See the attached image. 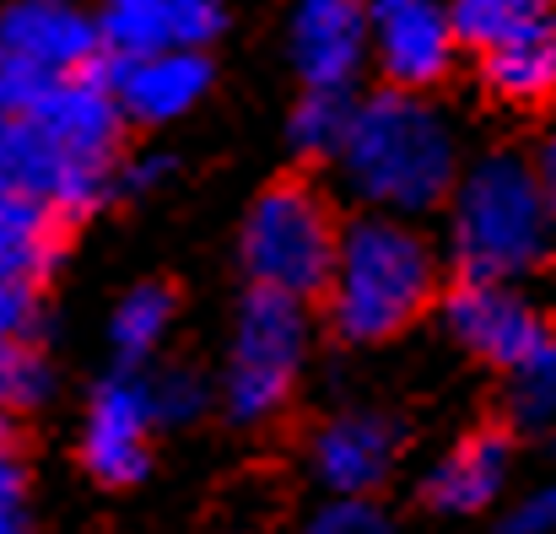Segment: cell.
<instances>
[{
	"label": "cell",
	"mask_w": 556,
	"mask_h": 534,
	"mask_svg": "<svg viewBox=\"0 0 556 534\" xmlns=\"http://www.w3.org/2000/svg\"><path fill=\"white\" fill-rule=\"evenodd\" d=\"M336 174L368 216L405 221L448 200L459 178V136L432 98L389 87L357 103Z\"/></svg>",
	"instance_id": "cell-1"
},
{
	"label": "cell",
	"mask_w": 556,
	"mask_h": 534,
	"mask_svg": "<svg viewBox=\"0 0 556 534\" xmlns=\"http://www.w3.org/2000/svg\"><path fill=\"white\" fill-rule=\"evenodd\" d=\"M556 249V216L530 174V157L492 152L448 189V265L454 281H503L541 270Z\"/></svg>",
	"instance_id": "cell-2"
},
{
	"label": "cell",
	"mask_w": 556,
	"mask_h": 534,
	"mask_svg": "<svg viewBox=\"0 0 556 534\" xmlns=\"http://www.w3.org/2000/svg\"><path fill=\"white\" fill-rule=\"evenodd\" d=\"M438 297V254L432 243L394 216H352L341 221L336 270L325 287L330 330L352 346H372L416 325Z\"/></svg>",
	"instance_id": "cell-3"
},
{
	"label": "cell",
	"mask_w": 556,
	"mask_h": 534,
	"mask_svg": "<svg viewBox=\"0 0 556 534\" xmlns=\"http://www.w3.org/2000/svg\"><path fill=\"white\" fill-rule=\"evenodd\" d=\"M341 221L330 200L303 178H276L243 216L238 259L249 276V292H276L292 303L325 297L336 270Z\"/></svg>",
	"instance_id": "cell-4"
},
{
	"label": "cell",
	"mask_w": 556,
	"mask_h": 534,
	"mask_svg": "<svg viewBox=\"0 0 556 534\" xmlns=\"http://www.w3.org/2000/svg\"><path fill=\"white\" fill-rule=\"evenodd\" d=\"M103 65L87 0H0V119H27L49 92Z\"/></svg>",
	"instance_id": "cell-5"
},
{
	"label": "cell",
	"mask_w": 556,
	"mask_h": 534,
	"mask_svg": "<svg viewBox=\"0 0 556 534\" xmlns=\"http://www.w3.org/2000/svg\"><path fill=\"white\" fill-rule=\"evenodd\" d=\"M308 367V308L276 292H243L216 399L232 427H270Z\"/></svg>",
	"instance_id": "cell-6"
},
{
	"label": "cell",
	"mask_w": 556,
	"mask_h": 534,
	"mask_svg": "<svg viewBox=\"0 0 556 534\" xmlns=\"http://www.w3.org/2000/svg\"><path fill=\"white\" fill-rule=\"evenodd\" d=\"M152 405H147V372L114 367L109 378H98V389L87 394V416H81V470L98 486L130 492L147 481L152 470Z\"/></svg>",
	"instance_id": "cell-7"
},
{
	"label": "cell",
	"mask_w": 556,
	"mask_h": 534,
	"mask_svg": "<svg viewBox=\"0 0 556 534\" xmlns=\"http://www.w3.org/2000/svg\"><path fill=\"white\" fill-rule=\"evenodd\" d=\"M0 200H33L65 227H76L103 200H114V178L65 157L27 119H0Z\"/></svg>",
	"instance_id": "cell-8"
},
{
	"label": "cell",
	"mask_w": 556,
	"mask_h": 534,
	"mask_svg": "<svg viewBox=\"0 0 556 534\" xmlns=\"http://www.w3.org/2000/svg\"><path fill=\"white\" fill-rule=\"evenodd\" d=\"M443 330L470 356L503 372H514L525 356H535L556 335L552 319L503 281H454L443 292Z\"/></svg>",
	"instance_id": "cell-9"
},
{
	"label": "cell",
	"mask_w": 556,
	"mask_h": 534,
	"mask_svg": "<svg viewBox=\"0 0 556 534\" xmlns=\"http://www.w3.org/2000/svg\"><path fill=\"white\" fill-rule=\"evenodd\" d=\"M368 49L394 92L438 87L454 71V33L443 0H368Z\"/></svg>",
	"instance_id": "cell-10"
},
{
	"label": "cell",
	"mask_w": 556,
	"mask_h": 534,
	"mask_svg": "<svg viewBox=\"0 0 556 534\" xmlns=\"http://www.w3.org/2000/svg\"><path fill=\"white\" fill-rule=\"evenodd\" d=\"M222 33H227L222 0H103L98 5L103 60H147L174 49L211 54Z\"/></svg>",
	"instance_id": "cell-11"
},
{
	"label": "cell",
	"mask_w": 556,
	"mask_h": 534,
	"mask_svg": "<svg viewBox=\"0 0 556 534\" xmlns=\"http://www.w3.org/2000/svg\"><path fill=\"white\" fill-rule=\"evenodd\" d=\"M98 76L125 125L163 130L200 109V98L216 81V65H211V54L174 49V54H147V60H103Z\"/></svg>",
	"instance_id": "cell-12"
},
{
	"label": "cell",
	"mask_w": 556,
	"mask_h": 534,
	"mask_svg": "<svg viewBox=\"0 0 556 534\" xmlns=\"http://www.w3.org/2000/svg\"><path fill=\"white\" fill-rule=\"evenodd\" d=\"M287 54L308 92H352L368 65V0H298Z\"/></svg>",
	"instance_id": "cell-13"
},
{
	"label": "cell",
	"mask_w": 556,
	"mask_h": 534,
	"mask_svg": "<svg viewBox=\"0 0 556 534\" xmlns=\"http://www.w3.org/2000/svg\"><path fill=\"white\" fill-rule=\"evenodd\" d=\"M394 459H400V427L383 410H341L308 443L314 481L330 497H372L389 481Z\"/></svg>",
	"instance_id": "cell-14"
},
{
	"label": "cell",
	"mask_w": 556,
	"mask_h": 534,
	"mask_svg": "<svg viewBox=\"0 0 556 534\" xmlns=\"http://www.w3.org/2000/svg\"><path fill=\"white\" fill-rule=\"evenodd\" d=\"M508 465H514L508 432H492V427L465 432V437L427 470L421 503H427L432 513H454V519L486 513V508L503 497V486H508Z\"/></svg>",
	"instance_id": "cell-15"
},
{
	"label": "cell",
	"mask_w": 556,
	"mask_h": 534,
	"mask_svg": "<svg viewBox=\"0 0 556 534\" xmlns=\"http://www.w3.org/2000/svg\"><path fill=\"white\" fill-rule=\"evenodd\" d=\"M481 81L497 103L514 109H546L556 98V16L486 49L481 54Z\"/></svg>",
	"instance_id": "cell-16"
},
{
	"label": "cell",
	"mask_w": 556,
	"mask_h": 534,
	"mask_svg": "<svg viewBox=\"0 0 556 534\" xmlns=\"http://www.w3.org/2000/svg\"><path fill=\"white\" fill-rule=\"evenodd\" d=\"M65 238H71V227L60 216H49L43 205L0 200V276L43 292V281L54 276V265L65 254Z\"/></svg>",
	"instance_id": "cell-17"
},
{
	"label": "cell",
	"mask_w": 556,
	"mask_h": 534,
	"mask_svg": "<svg viewBox=\"0 0 556 534\" xmlns=\"http://www.w3.org/2000/svg\"><path fill=\"white\" fill-rule=\"evenodd\" d=\"M174 319H179L174 287H168V281H136V287L114 303V314H109V346H114V361L130 367V372H141L152 356L163 352Z\"/></svg>",
	"instance_id": "cell-18"
},
{
	"label": "cell",
	"mask_w": 556,
	"mask_h": 534,
	"mask_svg": "<svg viewBox=\"0 0 556 534\" xmlns=\"http://www.w3.org/2000/svg\"><path fill=\"white\" fill-rule=\"evenodd\" d=\"M443 11H448L454 43L486 54V49H497V43H508V38L552 22L556 0H448Z\"/></svg>",
	"instance_id": "cell-19"
},
{
	"label": "cell",
	"mask_w": 556,
	"mask_h": 534,
	"mask_svg": "<svg viewBox=\"0 0 556 534\" xmlns=\"http://www.w3.org/2000/svg\"><path fill=\"white\" fill-rule=\"evenodd\" d=\"M352 114H357V98L352 92H303L292 119H287V141L298 157L308 163H336L346 130H352Z\"/></svg>",
	"instance_id": "cell-20"
},
{
	"label": "cell",
	"mask_w": 556,
	"mask_h": 534,
	"mask_svg": "<svg viewBox=\"0 0 556 534\" xmlns=\"http://www.w3.org/2000/svg\"><path fill=\"white\" fill-rule=\"evenodd\" d=\"M508 421L519 432H552L556 427V335L508 372Z\"/></svg>",
	"instance_id": "cell-21"
},
{
	"label": "cell",
	"mask_w": 556,
	"mask_h": 534,
	"mask_svg": "<svg viewBox=\"0 0 556 534\" xmlns=\"http://www.w3.org/2000/svg\"><path fill=\"white\" fill-rule=\"evenodd\" d=\"M147 405H152V421L157 427H194L216 405V389H211L205 372L174 361V367L147 372Z\"/></svg>",
	"instance_id": "cell-22"
},
{
	"label": "cell",
	"mask_w": 556,
	"mask_h": 534,
	"mask_svg": "<svg viewBox=\"0 0 556 534\" xmlns=\"http://www.w3.org/2000/svg\"><path fill=\"white\" fill-rule=\"evenodd\" d=\"M303 534H394V524L372 497H330L325 508L308 513Z\"/></svg>",
	"instance_id": "cell-23"
},
{
	"label": "cell",
	"mask_w": 556,
	"mask_h": 534,
	"mask_svg": "<svg viewBox=\"0 0 556 534\" xmlns=\"http://www.w3.org/2000/svg\"><path fill=\"white\" fill-rule=\"evenodd\" d=\"M38 330V287H22L11 276H0V341L27 346Z\"/></svg>",
	"instance_id": "cell-24"
},
{
	"label": "cell",
	"mask_w": 556,
	"mask_h": 534,
	"mask_svg": "<svg viewBox=\"0 0 556 534\" xmlns=\"http://www.w3.org/2000/svg\"><path fill=\"white\" fill-rule=\"evenodd\" d=\"M49 394H54V367H49V356L22 346V352H16V372H11V410H33V405H43Z\"/></svg>",
	"instance_id": "cell-25"
},
{
	"label": "cell",
	"mask_w": 556,
	"mask_h": 534,
	"mask_svg": "<svg viewBox=\"0 0 556 534\" xmlns=\"http://www.w3.org/2000/svg\"><path fill=\"white\" fill-rule=\"evenodd\" d=\"M22 503H27V470L16 454L11 416H0V513H22Z\"/></svg>",
	"instance_id": "cell-26"
},
{
	"label": "cell",
	"mask_w": 556,
	"mask_h": 534,
	"mask_svg": "<svg viewBox=\"0 0 556 534\" xmlns=\"http://www.w3.org/2000/svg\"><path fill=\"white\" fill-rule=\"evenodd\" d=\"M168 174H174V157H168V152L119 157V168H114V194H147V189H157Z\"/></svg>",
	"instance_id": "cell-27"
},
{
	"label": "cell",
	"mask_w": 556,
	"mask_h": 534,
	"mask_svg": "<svg viewBox=\"0 0 556 534\" xmlns=\"http://www.w3.org/2000/svg\"><path fill=\"white\" fill-rule=\"evenodd\" d=\"M503 534H556V486L525 497V503L503 519Z\"/></svg>",
	"instance_id": "cell-28"
},
{
	"label": "cell",
	"mask_w": 556,
	"mask_h": 534,
	"mask_svg": "<svg viewBox=\"0 0 556 534\" xmlns=\"http://www.w3.org/2000/svg\"><path fill=\"white\" fill-rule=\"evenodd\" d=\"M530 174H535V183H541V194H546V205H552V216H556V119L546 125V136L535 141Z\"/></svg>",
	"instance_id": "cell-29"
},
{
	"label": "cell",
	"mask_w": 556,
	"mask_h": 534,
	"mask_svg": "<svg viewBox=\"0 0 556 534\" xmlns=\"http://www.w3.org/2000/svg\"><path fill=\"white\" fill-rule=\"evenodd\" d=\"M16 352L11 341H0V416H11V372H16Z\"/></svg>",
	"instance_id": "cell-30"
},
{
	"label": "cell",
	"mask_w": 556,
	"mask_h": 534,
	"mask_svg": "<svg viewBox=\"0 0 556 534\" xmlns=\"http://www.w3.org/2000/svg\"><path fill=\"white\" fill-rule=\"evenodd\" d=\"M0 534H33L27 530V513H0Z\"/></svg>",
	"instance_id": "cell-31"
},
{
	"label": "cell",
	"mask_w": 556,
	"mask_h": 534,
	"mask_svg": "<svg viewBox=\"0 0 556 534\" xmlns=\"http://www.w3.org/2000/svg\"><path fill=\"white\" fill-rule=\"evenodd\" d=\"M552 448H556V443H552Z\"/></svg>",
	"instance_id": "cell-32"
}]
</instances>
